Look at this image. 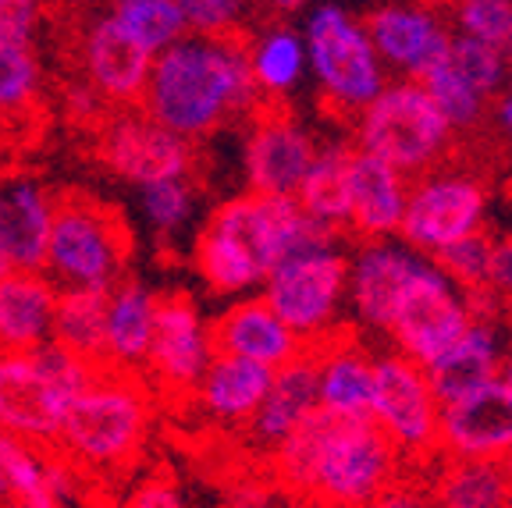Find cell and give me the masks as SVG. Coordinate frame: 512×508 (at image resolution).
<instances>
[{
    "mask_svg": "<svg viewBox=\"0 0 512 508\" xmlns=\"http://www.w3.org/2000/svg\"><path fill=\"white\" fill-rule=\"evenodd\" d=\"M274 491L264 480H242L228 491V508H274Z\"/></svg>",
    "mask_w": 512,
    "mask_h": 508,
    "instance_id": "cell-46",
    "label": "cell"
},
{
    "mask_svg": "<svg viewBox=\"0 0 512 508\" xmlns=\"http://www.w3.org/2000/svg\"><path fill=\"white\" fill-rule=\"evenodd\" d=\"M470 320L473 310L470 302H466V295L427 256V263L416 270V278L402 292L399 306H395V317L384 334L395 342V352L427 366L456 342L459 334L470 327Z\"/></svg>",
    "mask_w": 512,
    "mask_h": 508,
    "instance_id": "cell-12",
    "label": "cell"
},
{
    "mask_svg": "<svg viewBox=\"0 0 512 508\" xmlns=\"http://www.w3.org/2000/svg\"><path fill=\"white\" fill-rule=\"evenodd\" d=\"M249 72L267 104H281L306 75V47L303 32L288 25H271V29L246 36Z\"/></svg>",
    "mask_w": 512,
    "mask_h": 508,
    "instance_id": "cell-30",
    "label": "cell"
},
{
    "mask_svg": "<svg viewBox=\"0 0 512 508\" xmlns=\"http://www.w3.org/2000/svg\"><path fill=\"white\" fill-rule=\"evenodd\" d=\"M264 96L256 89L246 57V32L235 36H192L160 50L150 64L143 107L153 121L196 143L228 125L249 118Z\"/></svg>",
    "mask_w": 512,
    "mask_h": 508,
    "instance_id": "cell-2",
    "label": "cell"
},
{
    "mask_svg": "<svg viewBox=\"0 0 512 508\" xmlns=\"http://www.w3.org/2000/svg\"><path fill=\"white\" fill-rule=\"evenodd\" d=\"M484 214H488V196L477 178L459 171H434L409 185L399 235L416 253L434 256L484 228Z\"/></svg>",
    "mask_w": 512,
    "mask_h": 508,
    "instance_id": "cell-13",
    "label": "cell"
},
{
    "mask_svg": "<svg viewBox=\"0 0 512 508\" xmlns=\"http://www.w3.org/2000/svg\"><path fill=\"white\" fill-rule=\"evenodd\" d=\"M431 508H512V459H441Z\"/></svg>",
    "mask_w": 512,
    "mask_h": 508,
    "instance_id": "cell-29",
    "label": "cell"
},
{
    "mask_svg": "<svg viewBox=\"0 0 512 508\" xmlns=\"http://www.w3.org/2000/svg\"><path fill=\"white\" fill-rule=\"evenodd\" d=\"M498 363H502V338H498L495 320L473 317L470 327L424 370L438 402H448L498 377Z\"/></svg>",
    "mask_w": 512,
    "mask_h": 508,
    "instance_id": "cell-28",
    "label": "cell"
},
{
    "mask_svg": "<svg viewBox=\"0 0 512 508\" xmlns=\"http://www.w3.org/2000/svg\"><path fill=\"white\" fill-rule=\"evenodd\" d=\"M104 310L107 292L100 288H57L50 342L93 366H104Z\"/></svg>",
    "mask_w": 512,
    "mask_h": 508,
    "instance_id": "cell-31",
    "label": "cell"
},
{
    "mask_svg": "<svg viewBox=\"0 0 512 508\" xmlns=\"http://www.w3.org/2000/svg\"><path fill=\"white\" fill-rule=\"evenodd\" d=\"M456 29L512 61V0H456Z\"/></svg>",
    "mask_w": 512,
    "mask_h": 508,
    "instance_id": "cell-39",
    "label": "cell"
},
{
    "mask_svg": "<svg viewBox=\"0 0 512 508\" xmlns=\"http://www.w3.org/2000/svg\"><path fill=\"white\" fill-rule=\"evenodd\" d=\"M264 8H271V11H278V15H292V11H303L310 0H260Z\"/></svg>",
    "mask_w": 512,
    "mask_h": 508,
    "instance_id": "cell-47",
    "label": "cell"
},
{
    "mask_svg": "<svg viewBox=\"0 0 512 508\" xmlns=\"http://www.w3.org/2000/svg\"><path fill=\"white\" fill-rule=\"evenodd\" d=\"M498 125H502L505 135H512V89L498 100Z\"/></svg>",
    "mask_w": 512,
    "mask_h": 508,
    "instance_id": "cell-48",
    "label": "cell"
},
{
    "mask_svg": "<svg viewBox=\"0 0 512 508\" xmlns=\"http://www.w3.org/2000/svg\"><path fill=\"white\" fill-rule=\"evenodd\" d=\"M374 391H370V420L377 423L406 466H420L438 459V413L441 402L434 395L427 370L402 352H381L370 363Z\"/></svg>",
    "mask_w": 512,
    "mask_h": 508,
    "instance_id": "cell-10",
    "label": "cell"
},
{
    "mask_svg": "<svg viewBox=\"0 0 512 508\" xmlns=\"http://www.w3.org/2000/svg\"><path fill=\"white\" fill-rule=\"evenodd\" d=\"M114 18L125 25V32L139 47H146L153 57L168 50L185 36V18L175 8V0H118L111 4Z\"/></svg>",
    "mask_w": 512,
    "mask_h": 508,
    "instance_id": "cell-36",
    "label": "cell"
},
{
    "mask_svg": "<svg viewBox=\"0 0 512 508\" xmlns=\"http://www.w3.org/2000/svg\"><path fill=\"white\" fill-rule=\"evenodd\" d=\"M498 381H505L512 388V345L502 352V363H498Z\"/></svg>",
    "mask_w": 512,
    "mask_h": 508,
    "instance_id": "cell-49",
    "label": "cell"
},
{
    "mask_svg": "<svg viewBox=\"0 0 512 508\" xmlns=\"http://www.w3.org/2000/svg\"><path fill=\"white\" fill-rule=\"evenodd\" d=\"M349 157V146L317 150L296 189V203L303 207V214H310L331 231H342L349 224Z\"/></svg>",
    "mask_w": 512,
    "mask_h": 508,
    "instance_id": "cell-33",
    "label": "cell"
},
{
    "mask_svg": "<svg viewBox=\"0 0 512 508\" xmlns=\"http://www.w3.org/2000/svg\"><path fill=\"white\" fill-rule=\"evenodd\" d=\"M160 295L143 278H125L107 288L104 310V366L139 374L146 366V352L153 342Z\"/></svg>",
    "mask_w": 512,
    "mask_h": 508,
    "instance_id": "cell-23",
    "label": "cell"
},
{
    "mask_svg": "<svg viewBox=\"0 0 512 508\" xmlns=\"http://www.w3.org/2000/svg\"><path fill=\"white\" fill-rule=\"evenodd\" d=\"M57 196L29 175L0 178V249L11 267L43 270Z\"/></svg>",
    "mask_w": 512,
    "mask_h": 508,
    "instance_id": "cell-21",
    "label": "cell"
},
{
    "mask_svg": "<svg viewBox=\"0 0 512 508\" xmlns=\"http://www.w3.org/2000/svg\"><path fill=\"white\" fill-rule=\"evenodd\" d=\"M349 285V253L342 246H320L274 263L264 278V302L306 345L335 334Z\"/></svg>",
    "mask_w": 512,
    "mask_h": 508,
    "instance_id": "cell-9",
    "label": "cell"
},
{
    "mask_svg": "<svg viewBox=\"0 0 512 508\" xmlns=\"http://www.w3.org/2000/svg\"><path fill=\"white\" fill-rule=\"evenodd\" d=\"M153 54L139 47L114 18V11L93 15L79 32V75L104 96L107 107H139Z\"/></svg>",
    "mask_w": 512,
    "mask_h": 508,
    "instance_id": "cell-17",
    "label": "cell"
},
{
    "mask_svg": "<svg viewBox=\"0 0 512 508\" xmlns=\"http://www.w3.org/2000/svg\"><path fill=\"white\" fill-rule=\"evenodd\" d=\"M210 338L224 356L249 359L267 370H278L306 349L303 338L267 306L264 295H239V302L224 306L210 320Z\"/></svg>",
    "mask_w": 512,
    "mask_h": 508,
    "instance_id": "cell-19",
    "label": "cell"
},
{
    "mask_svg": "<svg viewBox=\"0 0 512 508\" xmlns=\"http://www.w3.org/2000/svg\"><path fill=\"white\" fill-rule=\"evenodd\" d=\"M43 96V64L32 47V32L0 18V121L32 114Z\"/></svg>",
    "mask_w": 512,
    "mask_h": 508,
    "instance_id": "cell-32",
    "label": "cell"
},
{
    "mask_svg": "<svg viewBox=\"0 0 512 508\" xmlns=\"http://www.w3.org/2000/svg\"><path fill=\"white\" fill-rule=\"evenodd\" d=\"M271 377L274 370H267V366L217 352L189 398L207 420L221 423V427H246L256 405L264 402Z\"/></svg>",
    "mask_w": 512,
    "mask_h": 508,
    "instance_id": "cell-27",
    "label": "cell"
},
{
    "mask_svg": "<svg viewBox=\"0 0 512 508\" xmlns=\"http://www.w3.org/2000/svg\"><path fill=\"white\" fill-rule=\"evenodd\" d=\"M274 508H317V505H313V501L292 498V494H288V501H274Z\"/></svg>",
    "mask_w": 512,
    "mask_h": 508,
    "instance_id": "cell-50",
    "label": "cell"
},
{
    "mask_svg": "<svg viewBox=\"0 0 512 508\" xmlns=\"http://www.w3.org/2000/svg\"><path fill=\"white\" fill-rule=\"evenodd\" d=\"M11 270V263H8V256H4V249H0V274H8Z\"/></svg>",
    "mask_w": 512,
    "mask_h": 508,
    "instance_id": "cell-51",
    "label": "cell"
},
{
    "mask_svg": "<svg viewBox=\"0 0 512 508\" xmlns=\"http://www.w3.org/2000/svg\"><path fill=\"white\" fill-rule=\"evenodd\" d=\"M424 263L427 256L406 242L363 239L349 256V285H345V299L356 320L370 331H388L402 292Z\"/></svg>",
    "mask_w": 512,
    "mask_h": 508,
    "instance_id": "cell-18",
    "label": "cell"
},
{
    "mask_svg": "<svg viewBox=\"0 0 512 508\" xmlns=\"http://www.w3.org/2000/svg\"><path fill=\"white\" fill-rule=\"evenodd\" d=\"M61 111H64V118L75 121V125L96 128L107 114H111V107H107L104 96L96 93V89L79 75V79H72L61 89Z\"/></svg>",
    "mask_w": 512,
    "mask_h": 508,
    "instance_id": "cell-42",
    "label": "cell"
},
{
    "mask_svg": "<svg viewBox=\"0 0 512 508\" xmlns=\"http://www.w3.org/2000/svg\"><path fill=\"white\" fill-rule=\"evenodd\" d=\"M335 242L338 231L303 214L296 196L239 192L207 217L192 246V260L210 292L249 295L264 285L274 263Z\"/></svg>",
    "mask_w": 512,
    "mask_h": 508,
    "instance_id": "cell-3",
    "label": "cell"
},
{
    "mask_svg": "<svg viewBox=\"0 0 512 508\" xmlns=\"http://www.w3.org/2000/svg\"><path fill=\"white\" fill-rule=\"evenodd\" d=\"M491 242L484 231H473L466 239L452 242L445 246L441 253H434L431 260L445 270V278L459 288L463 295L480 292V288H488V263H491Z\"/></svg>",
    "mask_w": 512,
    "mask_h": 508,
    "instance_id": "cell-40",
    "label": "cell"
},
{
    "mask_svg": "<svg viewBox=\"0 0 512 508\" xmlns=\"http://www.w3.org/2000/svg\"><path fill=\"white\" fill-rule=\"evenodd\" d=\"M448 64L459 72V79L470 82L484 100L498 93L509 79V57L498 54L495 47L480 40H470L463 32H452V43H448Z\"/></svg>",
    "mask_w": 512,
    "mask_h": 508,
    "instance_id": "cell-38",
    "label": "cell"
},
{
    "mask_svg": "<svg viewBox=\"0 0 512 508\" xmlns=\"http://www.w3.org/2000/svg\"><path fill=\"white\" fill-rule=\"evenodd\" d=\"M303 47L306 68L317 79L324 104L335 114L356 118L388 82L367 25L356 22L342 4H317L310 11Z\"/></svg>",
    "mask_w": 512,
    "mask_h": 508,
    "instance_id": "cell-8",
    "label": "cell"
},
{
    "mask_svg": "<svg viewBox=\"0 0 512 508\" xmlns=\"http://www.w3.org/2000/svg\"><path fill=\"white\" fill-rule=\"evenodd\" d=\"M416 82H420V86L427 89V96L438 104V111L445 114V121L452 125V132H459V128H473L480 121V114H484V96H480L470 82L459 79V72L448 64V57L434 64L431 72H424Z\"/></svg>",
    "mask_w": 512,
    "mask_h": 508,
    "instance_id": "cell-37",
    "label": "cell"
},
{
    "mask_svg": "<svg viewBox=\"0 0 512 508\" xmlns=\"http://www.w3.org/2000/svg\"><path fill=\"white\" fill-rule=\"evenodd\" d=\"M0 501H4V462H0Z\"/></svg>",
    "mask_w": 512,
    "mask_h": 508,
    "instance_id": "cell-52",
    "label": "cell"
},
{
    "mask_svg": "<svg viewBox=\"0 0 512 508\" xmlns=\"http://www.w3.org/2000/svg\"><path fill=\"white\" fill-rule=\"evenodd\" d=\"M317 356V405L335 416H370V391H374V356L360 342L335 334L310 345Z\"/></svg>",
    "mask_w": 512,
    "mask_h": 508,
    "instance_id": "cell-25",
    "label": "cell"
},
{
    "mask_svg": "<svg viewBox=\"0 0 512 508\" xmlns=\"http://www.w3.org/2000/svg\"><path fill=\"white\" fill-rule=\"evenodd\" d=\"M96 160L114 178L139 189L160 178H192L196 150L143 107H118L96 125Z\"/></svg>",
    "mask_w": 512,
    "mask_h": 508,
    "instance_id": "cell-11",
    "label": "cell"
},
{
    "mask_svg": "<svg viewBox=\"0 0 512 508\" xmlns=\"http://www.w3.org/2000/svg\"><path fill=\"white\" fill-rule=\"evenodd\" d=\"M313 409H317V356L306 345L296 359L274 370L264 402L256 405V413L246 423L249 441L264 452H274Z\"/></svg>",
    "mask_w": 512,
    "mask_h": 508,
    "instance_id": "cell-24",
    "label": "cell"
},
{
    "mask_svg": "<svg viewBox=\"0 0 512 508\" xmlns=\"http://www.w3.org/2000/svg\"><path fill=\"white\" fill-rule=\"evenodd\" d=\"M452 125L416 79L384 82L356 114V150L381 157L402 175H424L445 157Z\"/></svg>",
    "mask_w": 512,
    "mask_h": 508,
    "instance_id": "cell-7",
    "label": "cell"
},
{
    "mask_svg": "<svg viewBox=\"0 0 512 508\" xmlns=\"http://www.w3.org/2000/svg\"><path fill=\"white\" fill-rule=\"evenodd\" d=\"M438 452L445 459H512V388L498 377L441 402Z\"/></svg>",
    "mask_w": 512,
    "mask_h": 508,
    "instance_id": "cell-16",
    "label": "cell"
},
{
    "mask_svg": "<svg viewBox=\"0 0 512 508\" xmlns=\"http://www.w3.org/2000/svg\"><path fill=\"white\" fill-rule=\"evenodd\" d=\"M57 285L47 270L11 267L0 274V352H25L50 342Z\"/></svg>",
    "mask_w": 512,
    "mask_h": 508,
    "instance_id": "cell-26",
    "label": "cell"
},
{
    "mask_svg": "<svg viewBox=\"0 0 512 508\" xmlns=\"http://www.w3.org/2000/svg\"><path fill=\"white\" fill-rule=\"evenodd\" d=\"M132 231L114 203L89 192L57 196L43 270L57 288H100L107 292L128 274Z\"/></svg>",
    "mask_w": 512,
    "mask_h": 508,
    "instance_id": "cell-6",
    "label": "cell"
},
{
    "mask_svg": "<svg viewBox=\"0 0 512 508\" xmlns=\"http://www.w3.org/2000/svg\"><path fill=\"white\" fill-rule=\"evenodd\" d=\"M367 32L384 68L406 79H420L424 72H431L434 64L448 57V43H452V32L441 25V18L424 8H402V4L377 8L367 18Z\"/></svg>",
    "mask_w": 512,
    "mask_h": 508,
    "instance_id": "cell-20",
    "label": "cell"
},
{
    "mask_svg": "<svg viewBox=\"0 0 512 508\" xmlns=\"http://www.w3.org/2000/svg\"><path fill=\"white\" fill-rule=\"evenodd\" d=\"M278 487L317 508H367L406 462L370 416H335L313 409L271 452Z\"/></svg>",
    "mask_w": 512,
    "mask_h": 508,
    "instance_id": "cell-1",
    "label": "cell"
},
{
    "mask_svg": "<svg viewBox=\"0 0 512 508\" xmlns=\"http://www.w3.org/2000/svg\"><path fill=\"white\" fill-rule=\"evenodd\" d=\"M409 178L363 150L349 157V228L360 239H395L406 210Z\"/></svg>",
    "mask_w": 512,
    "mask_h": 508,
    "instance_id": "cell-22",
    "label": "cell"
},
{
    "mask_svg": "<svg viewBox=\"0 0 512 508\" xmlns=\"http://www.w3.org/2000/svg\"><path fill=\"white\" fill-rule=\"evenodd\" d=\"M111 4H118V0H111Z\"/></svg>",
    "mask_w": 512,
    "mask_h": 508,
    "instance_id": "cell-54",
    "label": "cell"
},
{
    "mask_svg": "<svg viewBox=\"0 0 512 508\" xmlns=\"http://www.w3.org/2000/svg\"><path fill=\"white\" fill-rule=\"evenodd\" d=\"M125 508H189L182 487L164 473H150L139 480L125 498Z\"/></svg>",
    "mask_w": 512,
    "mask_h": 508,
    "instance_id": "cell-43",
    "label": "cell"
},
{
    "mask_svg": "<svg viewBox=\"0 0 512 508\" xmlns=\"http://www.w3.org/2000/svg\"><path fill=\"white\" fill-rule=\"evenodd\" d=\"M0 462H4V505L61 508L47 484V452L40 445L0 434Z\"/></svg>",
    "mask_w": 512,
    "mask_h": 508,
    "instance_id": "cell-34",
    "label": "cell"
},
{
    "mask_svg": "<svg viewBox=\"0 0 512 508\" xmlns=\"http://www.w3.org/2000/svg\"><path fill=\"white\" fill-rule=\"evenodd\" d=\"M0 508H8V505H4V501H0Z\"/></svg>",
    "mask_w": 512,
    "mask_h": 508,
    "instance_id": "cell-53",
    "label": "cell"
},
{
    "mask_svg": "<svg viewBox=\"0 0 512 508\" xmlns=\"http://www.w3.org/2000/svg\"><path fill=\"white\" fill-rule=\"evenodd\" d=\"M150 423L153 402L143 377L96 366L93 381L68 405L54 448L72 466L118 473L143 455Z\"/></svg>",
    "mask_w": 512,
    "mask_h": 508,
    "instance_id": "cell-4",
    "label": "cell"
},
{
    "mask_svg": "<svg viewBox=\"0 0 512 508\" xmlns=\"http://www.w3.org/2000/svg\"><path fill=\"white\" fill-rule=\"evenodd\" d=\"M214 356L217 349L210 338V320L200 313L196 299L185 292L160 295L143 374H150V381L164 395L189 398Z\"/></svg>",
    "mask_w": 512,
    "mask_h": 508,
    "instance_id": "cell-14",
    "label": "cell"
},
{
    "mask_svg": "<svg viewBox=\"0 0 512 508\" xmlns=\"http://www.w3.org/2000/svg\"><path fill=\"white\" fill-rule=\"evenodd\" d=\"M139 210L157 239L175 242L196 217V189L192 178H160V182L139 185Z\"/></svg>",
    "mask_w": 512,
    "mask_h": 508,
    "instance_id": "cell-35",
    "label": "cell"
},
{
    "mask_svg": "<svg viewBox=\"0 0 512 508\" xmlns=\"http://www.w3.org/2000/svg\"><path fill=\"white\" fill-rule=\"evenodd\" d=\"M192 36H235L242 32L246 0H175Z\"/></svg>",
    "mask_w": 512,
    "mask_h": 508,
    "instance_id": "cell-41",
    "label": "cell"
},
{
    "mask_svg": "<svg viewBox=\"0 0 512 508\" xmlns=\"http://www.w3.org/2000/svg\"><path fill=\"white\" fill-rule=\"evenodd\" d=\"M367 508H431V480L420 473H402L395 484H388Z\"/></svg>",
    "mask_w": 512,
    "mask_h": 508,
    "instance_id": "cell-44",
    "label": "cell"
},
{
    "mask_svg": "<svg viewBox=\"0 0 512 508\" xmlns=\"http://www.w3.org/2000/svg\"><path fill=\"white\" fill-rule=\"evenodd\" d=\"M93 374V363L54 342L25 352H0V434L54 448L68 405Z\"/></svg>",
    "mask_w": 512,
    "mask_h": 508,
    "instance_id": "cell-5",
    "label": "cell"
},
{
    "mask_svg": "<svg viewBox=\"0 0 512 508\" xmlns=\"http://www.w3.org/2000/svg\"><path fill=\"white\" fill-rule=\"evenodd\" d=\"M317 157L313 135L281 104H260L249 114V132L242 139V178L246 192L296 196L306 167Z\"/></svg>",
    "mask_w": 512,
    "mask_h": 508,
    "instance_id": "cell-15",
    "label": "cell"
},
{
    "mask_svg": "<svg viewBox=\"0 0 512 508\" xmlns=\"http://www.w3.org/2000/svg\"><path fill=\"white\" fill-rule=\"evenodd\" d=\"M488 288L498 302H512V239L491 242Z\"/></svg>",
    "mask_w": 512,
    "mask_h": 508,
    "instance_id": "cell-45",
    "label": "cell"
}]
</instances>
